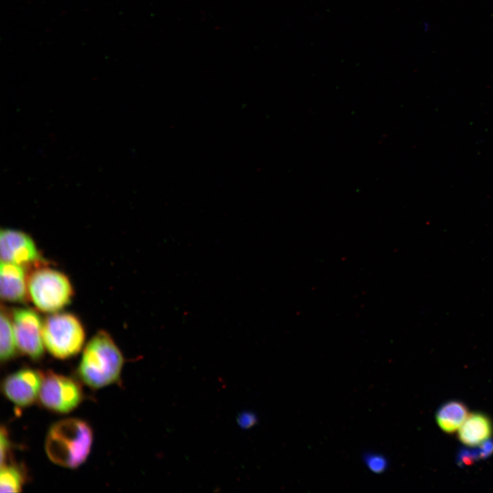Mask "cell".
<instances>
[{
  "label": "cell",
  "mask_w": 493,
  "mask_h": 493,
  "mask_svg": "<svg viewBox=\"0 0 493 493\" xmlns=\"http://www.w3.org/2000/svg\"><path fill=\"white\" fill-rule=\"evenodd\" d=\"M92 442L88 424L77 418H66L53 424L45 440V451L53 463L73 468L87 458Z\"/></svg>",
  "instance_id": "cell-1"
},
{
  "label": "cell",
  "mask_w": 493,
  "mask_h": 493,
  "mask_svg": "<svg viewBox=\"0 0 493 493\" xmlns=\"http://www.w3.org/2000/svg\"><path fill=\"white\" fill-rule=\"evenodd\" d=\"M123 357L111 336L98 331L84 349L78 368L81 379L92 388L115 382L120 376Z\"/></svg>",
  "instance_id": "cell-2"
},
{
  "label": "cell",
  "mask_w": 493,
  "mask_h": 493,
  "mask_svg": "<svg viewBox=\"0 0 493 493\" xmlns=\"http://www.w3.org/2000/svg\"><path fill=\"white\" fill-rule=\"evenodd\" d=\"M27 293L38 310L51 314L71 303L73 288L63 273L39 266L27 277Z\"/></svg>",
  "instance_id": "cell-3"
},
{
  "label": "cell",
  "mask_w": 493,
  "mask_h": 493,
  "mask_svg": "<svg viewBox=\"0 0 493 493\" xmlns=\"http://www.w3.org/2000/svg\"><path fill=\"white\" fill-rule=\"evenodd\" d=\"M45 347L53 357L66 359L78 353L85 341V331L73 314L55 312L48 315L42 325Z\"/></svg>",
  "instance_id": "cell-4"
},
{
  "label": "cell",
  "mask_w": 493,
  "mask_h": 493,
  "mask_svg": "<svg viewBox=\"0 0 493 493\" xmlns=\"http://www.w3.org/2000/svg\"><path fill=\"white\" fill-rule=\"evenodd\" d=\"M81 397V388L73 379L53 372L43 377L39 399L46 408L68 413L79 404Z\"/></svg>",
  "instance_id": "cell-5"
},
{
  "label": "cell",
  "mask_w": 493,
  "mask_h": 493,
  "mask_svg": "<svg viewBox=\"0 0 493 493\" xmlns=\"http://www.w3.org/2000/svg\"><path fill=\"white\" fill-rule=\"evenodd\" d=\"M12 324L17 349L33 359L44 352L42 325L39 314L30 308H17L12 312Z\"/></svg>",
  "instance_id": "cell-6"
},
{
  "label": "cell",
  "mask_w": 493,
  "mask_h": 493,
  "mask_svg": "<svg viewBox=\"0 0 493 493\" xmlns=\"http://www.w3.org/2000/svg\"><path fill=\"white\" fill-rule=\"evenodd\" d=\"M1 261L21 265H33L43 261L32 238L24 231L1 229Z\"/></svg>",
  "instance_id": "cell-7"
},
{
  "label": "cell",
  "mask_w": 493,
  "mask_h": 493,
  "mask_svg": "<svg viewBox=\"0 0 493 493\" xmlns=\"http://www.w3.org/2000/svg\"><path fill=\"white\" fill-rule=\"evenodd\" d=\"M43 377L38 371L25 368L8 375L3 382L5 396L20 407L32 404L38 396Z\"/></svg>",
  "instance_id": "cell-8"
},
{
  "label": "cell",
  "mask_w": 493,
  "mask_h": 493,
  "mask_svg": "<svg viewBox=\"0 0 493 493\" xmlns=\"http://www.w3.org/2000/svg\"><path fill=\"white\" fill-rule=\"evenodd\" d=\"M0 294L3 300L21 303L25 301L27 293V277L24 266L1 261Z\"/></svg>",
  "instance_id": "cell-9"
},
{
  "label": "cell",
  "mask_w": 493,
  "mask_h": 493,
  "mask_svg": "<svg viewBox=\"0 0 493 493\" xmlns=\"http://www.w3.org/2000/svg\"><path fill=\"white\" fill-rule=\"evenodd\" d=\"M493 433L491 419L481 412L469 414L457 431L462 444L468 447H477L490 440Z\"/></svg>",
  "instance_id": "cell-10"
},
{
  "label": "cell",
  "mask_w": 493,
  "mask_h": 493,
  "mask_svg": "<svg viewBox=\"0 0 493 493\" xmlns=\"http://www.w3.org/2000/svg\"><path fill=\"white\" fill-rule=\"evenodd\" d=\"M469 414L466 405L459 401L444 403L435 414L438 427L446 433L457 432Z\"/></svg>",
  "instance_id": "cell-11"
},
{
  "label": "cell",
  "mask_w": 493,
  "mask_h": 493,
  "mask_svg": "<svg viewBox=\"0 0 493 493\" xmlns=\"http://www.w3.org/2000/svg\"><path fill=\"white\" fill-rule=\"evenodd\" d=\"M17 349L12 320L8 312L1 307L0 316V357L1 362L12 359Z\"/></svg>",
  "instance_id": "cell-12"
},
{
  "label": "cell",
  "mask_w": 493,
  "mask_h": 493,
  "mask_svg": "<svg viewBox=\"0 0 493 493\" xmlns=\"http://www.w3.org/2000/svg\"><path fill=\"white\" fill-rule=\"evenodd\" d=\"M24 482L21 471L14 466H1L0 492H18L21 491Z\"/></svg>",
  "instance_id": "cell-13"
},
{
  "label": "cell",
  "mask_w": 493,
  "mask_h": 493,
  "mask_svg": "<svg viewBox=\"0 0 493 493\" xmlns=\"http://www.w3.org/2000/svg\"><path fill=\"white\" fill-rule=\"evenodd\" d=\"M362 462L368 470L376 475L384 473L390 466L388 459L385 455L372 451L363 453Z\"/></svg>",
  "instance_id": "cell-14"
},
{
  "label": "cell",
  "mask_w": 493,
  "mask_h": 493,
  "mask_svg": "<svg viewBox=\"0 0 493 493\" xmlns=\"http://www.w3.org/2000/svg\"><path fill=\"white\" fill-rule=\"evenodd\" d=\"M236 421L239 427L244 429H249L257 423L256 415L249 411L241 412L237 417Z\"/></svg>",
  "instance_id": "cell-15"
},
{
  "label": "cell",
  "mask_w": 493,
  "mask_h": 493,
  "mask_svg": "<svg viewBox=\"0 0 493 493\" xmlns=\"http://www.w3.org/2000/svg\"><path fill=\"white\" fill-rule=\"evenodd\" d=\"M9 440L8 436V433L6 431L5 428L3 427L1 429V435H0V460H1V466L5 464L6 457L8 455V452L9 450Z\"/></svg>",
  "instance_id": "cell-16"
}]
</instances>
